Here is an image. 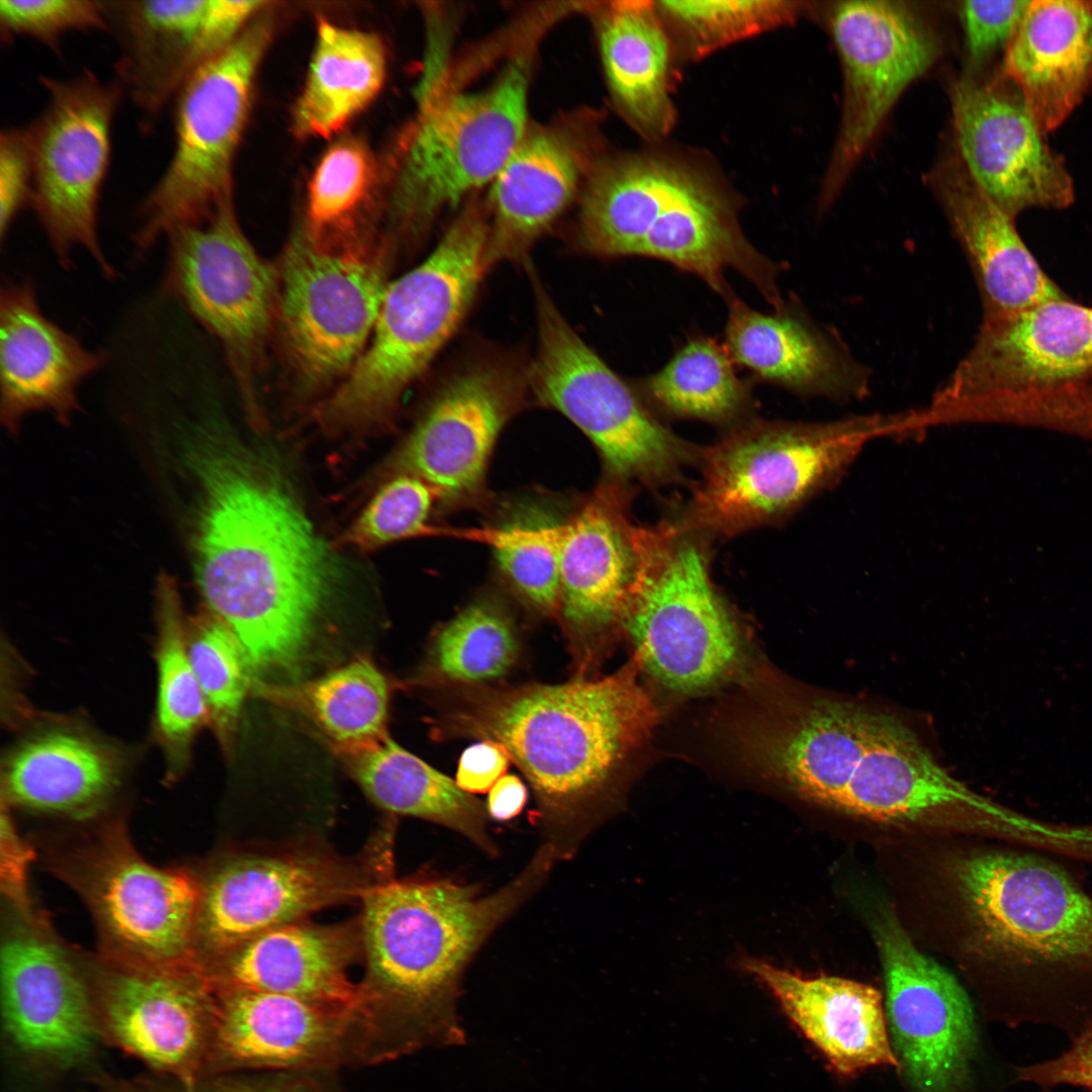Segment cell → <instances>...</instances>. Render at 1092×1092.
<instances>
[{
  "mask_svg": "<svg viewBox=\"0 0 1092 1092\" xmlns=\"http://www.w3.org/2000/svg\"><path fill=\"white\" fill-rule=\"evenodd\" d=\"M1 891L22 917H35L28 893V868L33 851L16 831L8 805L2 800L0 827Z\"/></svg>",
  "mask_w": 1092,
  "mask_h": 1092,
  "instance_id": "53",
  "label": "cell"
},
{
  "mask_svg": "<svg viewBox=\"0 0 1092 1092\" xmlns=\"http://www.w3.org/2000/svg\"><path fill=\"white\" fill-rule=\"evenodd\" d=\"M157 599L155 733L169 779H176L187 767L194 737L209 722V712L188 656L179 596L169 578L161 580Z\"/></svg>",
  "mask_w": 1092,
  "mask_h": 1092,
  "instance_id": "42",
  "label": "cell"
},
{
  "mask_svg": "<svg viewBox=\"0 0 1092 1092\" xmlns=\"http://www.w3.org/2000/svg\"><path fill=\"white\" fill-rule=\"evenodd\" d=\"M977 957L1014 1018L1065 1028L1092 1022V897L1046 853L980 849L956 870Z\"/></svg>",
  "mask_w": 1092,
  "mask_h": 1092,
  "instance_id": "4",
  "label": "cell"
},
{
  "mask_svg": "<svg viewBox=\"0 0 1092 1092\" xmlns=\"http://www.w3.org/2000/svg\"><path fill=\"white\" fill-rule=\"evenodd\" d=\"M39 81L47 104L26 126L33 164L30 207L63 268L72 266L71 253L81 248L106 278L114 279L100 245L98 211L124 92L117 81H102L90 70Z\"/></svg>",
  "mask_w": 1092,
  "mask_h": 1092,
  "instance_id": "14",
  "label": "cell"
},
{
  "mask_svg": "<svg viewBox=\"0 0 1092 1092\" xmlns=\"http://www.w3.org/2000/svg\"><path fill=\"white\" fill-rule=\"evenodd\" d=\"M577 243L601 258L647 257L700 277L726 299L725 271L747 279L778 308L784 265L755 249L738 204L711 178L662 154L599 161L582 191Z\"/></svg>",
  "mask_w": 1092,
  "mask_h": 1092,
  "instance_id": "5",
  "label": "cell"
},
{
  "mask_svg": "<svg viewBox=\"0 0 1092 1092\" xmlns=\"http://www.w3.org/2000/svg\"><path fill=\"white\" fill-rule=\"evenodd\" d=\"M887 715L832 698L787 702L751 722L742 745L756 767L786 788L838 809Z\"/></svg>",
  "mask_w": 1092,
  "mask_h": 1092,
  "instance_id": "24",
  "label": "cell"
},
{
  "mask_svg": "<svg viewBox=\"0 0 1092 1092\" xmlns=\"http://www.w3.org/2000/svg\"><path fill=\"white\" fill-rule=\"evenodd\" d=\"M743 965L840 1074L900 1068L883 997L873 986L835 976L803 977L755 959Z\"/></svg>",
  "mask_w": 1092,
  "mask_h": 1092,
  "instance_id": "34",
  "label": "cell"
},
{
  "mask_svg": "<svg viewBox=\"0 0 1092 1092\" xmlns=\"http://www.w3.org/2000/svg\"><path fill=\"white\" fill-rule=\"evenodd\" d=\"M1089 421H1090V426H1091V430H1092V399H1091L1090 408H1089Z\"/></svg>",
  "mask_w": 1092,
  "mask_h": 1092,
  "instance_id": "57",
  "label": "cell"
},
{
  "mask_svg": "<svg viewBox=\"0 0 1092 1092\" xmlns=\"http://www.w3.org/2000/svg\"><path fill=\"white\" fill-rule=\"evenodd\" d=\"M372 177L365 146L345 138L323 155L308 186V231L316 237L347 218L363 200Z\"/></svg>",
  "mask_w": 1092,
  "mask_h": 1092,
  "instance_id": "47",
  "label": "cell"
},
{
  "mask_svg": "<svg viewBox=\"0 0 1092 1092\" xmlns=\"http://www.w3.org/2000/svg\"><path fill=\"white\" fill-rule=\"evenodd\" d=\"M892 1048L915 1092H959L976 1044L971 1001L956 977L923 953L891 911L874 923Z\"/></svg>",
  "mask_w": 1092,
  "mask_h": 1092,
  "instance_id": "19",
  "label": "cell"
},
{
  "mask_svg": "<svg viewBox=\"0 0 1092 1092\" xmlns=\"http://www.w3.org/2000/svg\"><path fill=\"white\" fill-rule=\"evenodd\" d=\"M1092 378V306L1070 297L994 318L923 407L927 426L972 424L1010 394Z\"/></svg>",
  "mask_w": 1092,
  "mask_h": 1092,
  "instance_id": "17",
  "label": "cell"
},
{
  "mask_svg": "<svg viewBox=\"0 0 1092 1092\" xmlns=\"http://www.w3.org/2000/svg\"><path fill=\"white\" fill-rule=\"evenodd\" d=\"M872 821L1003 838L1010 814L949 776L912 730L887 715L838 809Z\"/></svg>",
  "mask_w": 1092,
  "mask_h": 1092,
  "instance_id": "23",
  "label": "cell"
},
{
  "mask_svg": "<svg viewBox=\"0 0 1092 1092\" xmlns=\"http://www.w3.org/2000/svg\"><path fill=\"white\" fill-rule=\"evenodd\" d=\"M2 1009L24 1052L75 1063L95 1043L94 1004L81 972L40 920L20 916L1 946Z\"/></svg>",
  "mask_w": 1092,
  "mask_h": 1092,
  "instance_id": "25",
  "label": "cell"
},
{
  "mask_svg": "<svg viewBox=\"0 0 1092 1092\" xmlns=\"http://www.w3.org/2000/svg\"><path fill=\"white\" fill-rule=\"evenodd\" d=\"M541 844L500 889L431 874L391 878L361 902L364 975L354 1008L359 1060H392L459 1045L464 973L488 936L542 885L557 861Z\"/></svg>",
  "mask_w": 1092,
  "mask_h": 1092,
  "instance_id": "2",
  "label": "cell"
},
{
  "mask_svg": "<svg viewBox=\"0 0 1092 1092\" xmlns=\"http://www.w3.org/2000/svg\"><path fill=\"white\" fill-rule=\"evenodd\" d=\"M724 346L735 365L754 379L795 394L838 402L860 400L872 370L831 327L818 324L793 296L771 312L758 311L734 293L726 299Z\"/></svg>",
  "mask_w": 1092,
  "mask_h": 1092,
  "instance_id": "28",
  "label": "cell"
},
{
  "mask_svg": "<svg viewBox=\"0 0 1092 1092\" xmlns=\"http://www.w3.org/2000/svg\"><path fill=\"white\" fill-rule=\"evenodd\" d=\"M211 1059L230 1068L308 1072L357 1060L354 1007L255 992H216Z\"/></svg>",
  "mask_w": 1092,
  "mask_h": 1092,
  "instance_id": "27",
  "label": "cell"
},
{
  "mask_svg": "<svg viewBox=\"0 0 1092 1092\" xmlns=\"http://www.w3.org/2000/svg\"><path fill=\"white\" fill-rule=\"evenodd\" d=\"M33 164L26 126L8 127L0 134V237L1 242L32 195Z\"/></svg>",
  "mask_w": 1092,
  "mask_h": 1092,
  "instance_id": "51",
  "label": "cell"
},
{
  "mask_svg": "<svg viewBox=\"0 0 1092 1092\" xmlns=\"http://www.w3.org/2000/svg\"><path fill=\"white\" fill-rule=\"evenodd\" d=\"M121 758L81 729L33 732L7 754L2 800L7 805L84 820L105 808L120 784Z\"/></svg>",
  "mask_w": 1092,
  "mask_h": 1092,
  "instance_id": "36",
  "label": "cell"
},
{
  "mask_svg": "<svg viewBox=\"0 0 1092 1092\" xmlns=\"http://www.w3.org/2000/svg\"><path fill=\"white\" fill-rule=\"evenodd\" d=\"M435 494L423 479L401 473L376 492L342 535L341 542L359 550H372L422 532Z\"/></svg>",
  "mask_w": 1092,
  "mask_h": 1092,
  "instance_id": "48",
  "label": "cell"
},
{
  "mask_svg": "<svg viewBox=\"0 0 1092 1092\" xmlns=\"http://www.w3.org/2000/svg\"><path fill=\"white\" fill-rule=\"evenodd\" d=\"M55 870L82 898L96 924L103 958L142 965L199 966L195 934L200 880L159 868L134 848L120 823L75 844Z\"/></svg>",
  "mask_w": 1092,
  "mask_h": 1092,
  "instance_id": "13",
  "label": "cell"
},
{
  "mask_svg": "<svg viewBox=\"0 0 1092 1092\" xmlns=\"http://www.w3.org/2000/svg\"><path fill=\"white\" fill-rule=\"evenodd\" d=\"M386 55L377 35L318 22L306 80L293 109V128L302 138H329L380 92Z\"/></svg>",
  "mask_w": 1092,
  "mask_h": 1092,
  "instance_id": "39",
  "label": "cell"
},
{
  "mask_svg": "<svg viewBox=\"0 0 1092 1092\" xmlns=\"http://www.w3.org/2000/svg\"><path fill=\"white\" fill-rule=\"evenodd\" d=\"M563 525L548 508L530 504L517 509L494 533L500 570L522 599L545 615L559 613Z\"/></svg>",
  "mask_w": 1092,
  "mask_h": 1092,
  "instance_id": "44",
  "label": "cell"
},
{
  "mask_svg": "<svg viewBox=\"0 0 1092 1092\" xmlns=\"http://www.w3.org/2000/svg\"><path fill=\"white\" fill-rule=\"evenodd\" d=\"M270 35L267 18L250 23L200 66L175 97L174 150L139 207L133 235L139 253L178 228L205 221L231 193L232 163Z\"/></svg>",
  "mask_w": 1092,
  "mask_h": 1092,
  "instance_id": "12",
  "label": "cell"
},
{
  "mask_svg": "<svg viewBox=\"0 0 1092 1092\" xmlns=\"http://www.w3.org/2000/svg\"><path fill=\"white\" fill-rule=\"evenodd\" d=\"M708 539L674 520L640 525L637 574L620 623L644 669L679 694L716 686L742 655L737 621L712 579Z\"/></svg>",
  "mask_w": 1092,
  "mask_h": 1092,
  "instance_id": "8",
  "label": "cell"
},
{
  "mask_svg": "<svg viewBox=\"0 0 1092 1092\" xmlns=\"http://www.w3.org/2000/svg\"><path fill=\"white\" fill-rule=\"evenodd\" d=\"M734 366L723 343L694 335L661 369L640 379L637 390L667 418L729 430L752 419L754 408L751 381L739 377Z\"/></svg>",
  "mask_w": 1092,
  "mask_h": 1092,
  "instance_id": "40",
  "label": "cell"
},
{
  "mask_svg": "<svg viewBox=\"0 0 1092 1092\" xmlns=\"http://www.w3.org/2000/svg\"><path fill=\"white\" fill-rule=\"evenodd\" d=\"M510 756L499 744L482 740L465 749L460 757L456 784L467 793L489 792L506 772Z\"/></svg>",
  "mask_w": 1092,
  "mask_h": 1092,
  "instance_id": "54",
  "label": "cell"
},
{
  "mask_svg": "<svg viewBox=\"0 0 1092 1092\" xmlns=\"http://www.w3.org/2000/svg\"><path fill=\"white\" fill-rule=\"evenodd\" d=\"M360 916L320 924L306 920L258 934L205 965L215 992L255 991L355 1007L363 963Z\"/></svg>",
  "mask_w": 1092,
  "mask_h": 1092,
  "instance_id": "29",
  "label": "cell"
},
{
  "mask_svg": "<svg viewBox=\"0 0 1092 1092\" xmlns=\"http://www.w3.org/2000/svg\"><path fill=\"white\" fill-rule=\"evenodd\" d=\"M254 691L311 719L335 750L355 749L385 735L388 686L367 658H358L318 678L292 684L254 680Z\"/></svg>",
  "mask_w": 1092,
  "mask_h": 1092,
  "instance_id": "41",
  "label": "cell"
},
{
  "mask_svg": "<svg viewBox=\"0 0 1092 1092\" xmlns=\"http://www.w3.org/2000/svg\"><path fill=\"white\" fill-rule=\"evenodd\" d=\"M393 840L387 824L354 856L302 845L223 857L199 877L198 964L315 912L361 904L372 888L394 878Z\"/></svg>",
  "mask_w": 1092,
  "mask_h": 1092,
  "instance_id": "9",
  "label": "cell"
},
{
  "mask_svg": "<svg viewBox=\"0 0 1092 1092\" xmlns=\"http://www.w3.org/2000/svg\"><path fill=\"white\" fill-rule=\"evenodd\" d=\"M614 104L639 134L665 138L675 122L671 101L673 43L649 0H617L592 8Z\"/></svg>",
  "mask_w": 1092,
  "mask_h": 1092,
  "instance_id": "37",
  "label": "cell"
},
{
  "mask_svg": "<svg viewBox=\"0 0 1092 1092\" xmlns=\"http://www.w3.org/2000/svg\"><path fill=\"white\" fill-rule=\"evenodd\" d=\"M317 1084L308 1078L278 1077L246 1080L204 1092H328Z\"/></svg>",
  "mask_w": 1092,
  "mask_h": 1092,
  "instance_id": "56",
  "label": "cell"
},
{
  "mask_svg": "<svg viewBox=\"0 0 1092 1092\" xmlns=\"http://www.w3.org/2000/svg\"><path fill=\"white\" fill-rule=\"evenodd\" d=\"M519 653L516 630L498 608L475 603L436 634L428 669L442 682L479 684L504 676Z\"/></svg>",
  "mask_w": 1092,
  "mask_h": 1092,
  "instance_id": "43",
  "label": "cell"
},
{
  "mask_svg": "<svg viewBox=\"0 0 1092 1092\" xmlns=\"http://www.w3.org/2000/svg\"><path fill=\"white\" fill-rule=\"evenodd\" d=\"M1016 88L996 78L963 76L952 83V121L962 164L1008 215L1030 208L1063 209L1074 201L1065 162Z\"/></svg>",
  "mask_w": 1092,
  "mask_h": 1092,
  "instance_id": "20",
  "label": "cell"
},
{
  "mask_svg": "<svg viewBox=\"0 0 1092 1092\" xmlns=\"http://www.w3.org/2000/svg\"><path fill=\"white\" fill-rule=\"evenodd\" d=\"M279 275L293 367L306 389L321 387L350 371L364 352L388 286L384 265L370 251L328 243L306 229L288 244Z\"/></svg>",
  "mask_w": 1092,
  "mask_h": 1092,
  "instance_id": "15",
  "label": "cell"
},
{
  "mask_svg": "<svg viewBox=\"0 0 1092 1092\" xmlns=\"http://www.w3.org/2000/svg\"><path fill=\"white\" fill-rule=\"evenodd\" d=\"M230 194L205 221L166 237L165 288L220 342L246 405L257 417L253 371L279 299V277L244 235Z\"/></svg>",
  "mask_w": 1092,
  "mask_h": 1092,
  "instance_id": "16",
  "label": "cell"
},
{
  "mask_svg": "<svg viewBox=\"0 0 1092 1092\" xmlns=\"http://www.w3.org/2000/svg\"><path fill=\"white\" fill-rule=\"evenodd\" d=\"M465 696L440 720V733L503 746L533 790L543 843L558 860L572 857L595 805L657 720L634 666L595 679Z\"/></svg>",
  "mask_w": 1092,
  "mask_h": 1092,
  "instance_id": "3",
  "label": "cell"
},
{
  "mask_svg": "<svg viewBox=\"0 0 1092 1092\" xmlns=\"http://www.w3.org/2000/svg\"><path fill=\"white\" fill-rule=\"evenodd\" d=\"M488 241L487 212L467 206L420 265L388 284L371 344L315 411L325 429L388 419L463 321L490 267Z\"/></svg>",
  "mask_w": 1092,
  "mask_h": 1092,
  "instance_id": "7",
  "label": "cell"
},
{
  "mask_svg": "<svg viewBox=\"0 0 1092 1092\" xmlns=\"http://www.w3.org/2000/svg\"><path fill=\"white\" fill-rule=\"evenodd\" d=\"M335 751L378 808L443 825L489 856L497 854L487 830L486 806L388 735L359 748Z\"/></svg>",
  "mask_w": 1092,
  "mask_h": 1092,
  "instance_id": "38",
  "label": "cell"
},
{
  "mask_svg": "<svg viewBox=\"0 0 1092 1092\" xmlns=\"http://www.w3.org/2000/svg\"><path fill=\"white\" fill-rule=\"evenodd\" d=\"M186 645L208 708L209 723L222 748L229 751L254 680L247 655L235 633L211 611L198 614L186 624Z\"/></svg>",
  "mask_w": 1092,
  "mask_h": 1092,
  "instance_id": "45",
  "label": "cell"
},
{
  "mask_svg": "<svg viewBox=\"0 0 1092 1092\" xmlns=\"http://www.w3.org/2000/svg\"><path fill=\"white\" fill-rule=\"evenodd\" d=\"M531 61L525 50L475 92L445 94L421 83L391 202L403 230L422 231L442 210L491 183L529 128Z\"/></svg>",
  "mask_w": 1092,
  "mask_h": 1092,
  "instance_id": "11",
  "label": "cell"
},
{
  "mask_svg": "<svg viewBox=\"0 0 1092 1092\" xmlns=\"http://www.w3.org/2000/svg\"><path fill=\"white\" fill-rule=\"evenodd\" d=\"M527 372L502 360L467 364L433 398L395 463L447 499L482 484L497 436L519 403Z\"/></svg>",
  "mask_w": 1092,
  "mask_h": 1092,
  "instance_id": "22",
  "label": "cell"
},
{
  "mask_svg": "<svg viewBox=\"0 0 1092 1092\" xmlns=\"http://www.w3.org/2000/svg\"><path fill=\"white\" fill-rule=\"evenodd\" d=\"M527 801V790L516 776L502 777L489 790L486 810L494 819L505 821L517 816Z\"/></svg>",
  "mask_w": 1092,
  "mask_h": 1092,
  "instance_id": "55",
  "label": "cell"
},
{
  "mask_svg": "<svg viewBox=\"0 0 1092 1092\" xmlns=\"http://www.w3.org/2000/svg\"><path fill=\"white\" fill-rule=\"evenodd\" d=\"M631 485L610 480L563 525L559 614L581 660L620 625L639 562Z\"/></svg>",
  "mask_w": 1092,
  "mask_h": 1092,
  "instance_id": "26",
  "label": "cell"
},
{
  "mask_svg": "<svg viewBox=\"0 0 1092 1092\" xmlns=\"http://www.w3.org/2000/svg\"><path fill=\"white\" fill-rule=\"evenodd\" d=\"M1017 1078L1049 1090L1060 1085L1092 1092V1022L1072 1037L1071 1046L1052 1060L1018 1068Z\"/></svg>",
  "mask_w": 1092,
  "mask_h": 1092,
  "instance_id": "52",
  "label": "cell"
},
{
  "mask_svg": "<svg viewBox=\"0 0 1092 1092\" xmlns=\"http://www.w3.org/2000/svg\"><path fill=\"white\" fill-rule=\"evenodd\" d=\"M108 361L42 312L30 280L0 290V392L3 422L14 428L33 411L50 410L66 421L78 404L77 390Z\"/></svg>",
  "mask_w": 1092,
  "mask_h": 1092,
  "instance_id": "30",
  "label": "cell"
},
{
  "mask_svg": "<svg viewBox=\"0 0 1092 1092\" xmlns=\"http://www.w3.org/2000/svg\"><path fill=\"white\" fill-rule=\"evenodd\" d=\"M914 412L820 423L752 418L701 450V477L674 521L724 538L782 522L837 482L868 442L917 431Z\"/></svg>",
  "mask_w": 1092,
  "mask_h": 1092,
  "instance_id": "6",
  "label": "cell"
},
{
  "mask_svg": "<svg viewBox=\"0 0 1092 1092\" xmlns=\"http://www.w3.org/2000/svg\"><path fill=\"white\" fill-rule=\"evenodd\" d=\"M3 39L25 36L54 51L65 34L107 31L105 2L98 0H1Z\"/></svg>",
  "mask_w": 1092,
  "mask_h": 1092,
  "instance_id": "49",
  "label": "cell"
},
{
  "mask_svg": "<svg viewBox=\"0 0 1092 1092\" xmlns=\"http://www.w3.org/2000/svg\"><path fill=\"white\" fill-rule=\"evenodd\" d=\"M187 461L200 487L197 583L257 676L297 682L343 566L316 533L287 471L265 445L202 427Z\"/></svg>",
  "mask_w": 1092,
  "mask_h": 1092,
  "instance_id": "1",
  "label": "cell"
},
{
  "mask_svg": "<svg viewBox=\"0 0 1092 1092\" xmlns=\"http://www.w3.org/2000/svg\"><path fill=\"white\" fill-rule=\"evenodd\" d=\"M654 2L669 33L693 59L792 23L802 10L801 2L783 0Z\"/></svg>",
  "mask_w": 1092,
  "mask_h": 1092,
  "instance_id": "46",
  "label": "cell"
},
{
  "mask_svg": "<svg viewBox=\"0 0 1092 1092\" xmlns=\"http://www.w3.org/2000/svg\"><path fill=\"white\" fill-rule=\"evenodd\" d=\"M585 141L562 126L528 128L491 181L488 262L522 261L569 205L592 163Z\"/></svg>",
  "mask_w": 1092,
  "mask_h": 1092,
  "instance_id": "32",
  "label": "cell"
},
{
  "mask_svg": "<svg viewBox=\"0 0 1092 1092\" xmlns=\"http://www.w3.org/2000/svg\"><path fill=\"white\" fill-rule=\"evenodd\" d=\"M107 31L119 56L117 82L153 124L206 61L215 56L205 31L209 0H104Z\"/></svg>",
  "mask_w": 1092,
  "mask_h": 1092,
  "instance_id": "33",
  "label": "cell"
},
{
  "mask_svg": "<svg viewBox=\"0 0 1092 1092\" xmlns=\"http://www.w3.org/2000/svg\"><path fill=\"white\" fill-rule=\"evenodd\" d=\"M934 188L977 284L982 318L1069 297L1031 254L1014 218L976 184L962 163L940 168Z\"/></svg>",
  "mask_w": 1092,
  "mask_h": 1092,
  "instance_id": "31",
  "label": "cell"
},
{
  "mask_svg": "<svg viewBox=\"0 0 1092 1092\" xmlns=\"http://www.w3.org/2000/svg\"><path fill=\"white\" fill-rule=\"evenodd\" d=\"M533 285L538 346L527 379L536 396L588 437L611 480L650 489L680 483L685 469L699 463L701 449L660 421L572 329L534 277Z\"/></svg>",
  "mask_w": 1092,
  "mask_h": 1092,
  "instance_id": "10",
  "label": "cell"
},
{
  "mask_svg": "<svg viewBox=\"0 0 1092 1092\" xmlns=\"http://www.w3.org/2000/svg\"><path fill=\"white\" fill-rule=\"evenodd\" d=\"M101 963L96 1000L113 1037L152 1066L190 1078L210 1058L217 1006L203 969Z\"/></svg>",
  "mask_w": 1092,
  "mask_h": 1092,
  "instance_id": "21",
  "label": "cell"
},
{
  "mask_svg": "<svg viewBox=\"0 0 1092 1092\" xmlns=\"http://www.w3.org/2000/svg\"><path fill=\"white\" fill-rule=\"evenodd\" d=\"M997 77L1044 133L1059 127L1092 87V0L1029 1Z\"/></svg>",
  "mask_w": 1092,
  "mask_h": 1092,
  "instance_id": "35",
  "label": "cell"
},
{
  "mask_svg": "<svg viewBox=\"0 0 1092 1092\" xmlns=\"http://www.w3.org/2000/svg\"><path fill=\"white\" fill-rule=\"evenodd\" d=\"M1029 1H965L960 17L969 65L979 69L994 55L1007 50Z\"/></svg>",
  "mask_w": 1092,
  "mask_h": 1092,
  "instance_id": "50",
  "label": "cell"
},
{
  "mask_svg": "<svg viewBox=\"0 0 1092 1092\" xmlns=\"http://www.w3.org/2000/svg\"><path fill=\"white\" fill-rule=\"evenodd\" d=\"M829 22L843 72V107L823 208L839 193L898 98L939 52L929 27L904 2H838Z\"/></svg>",
  "mask_w": 1092,
  "mask_h": 1092,
  "instance_id": "18",
  "label": "cell"
}]
</instances>
